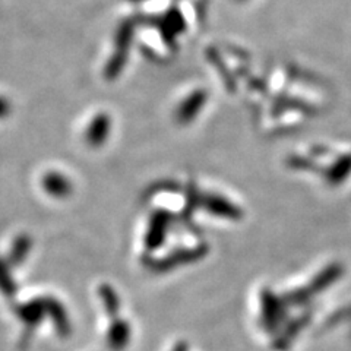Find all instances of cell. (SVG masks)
<instances>
[{
  "label": "cell",
  "instance_id": "1",
  "mask_svg": "<svg viewBox=\"0 0 351 351\" xmlns=\"http://www.w3.org/2000/svg\"><path fill=\"white\" fill-rule=\"evenodd\" d=\"M170 224V218L166 213H156L151 218V223L147 232V239L145 243L149 250H156L161 246V243L166 240L167 234V228Z\"/></svg>",
  "mask_w": 351,
  "mask_h": 351
},
{
  "label": "cell",
  "instance_id": "2",
  "mask_svg": "<svg viewBox=\"0 0 351 351\" xmlns=\"http://www.w3.org/2000/svg\"><path fill=\"white\" fill-rule=\"evenodd\" d=\"M206 210L218 215V217H224V218H239L240 217V210L237 206H234L232 202H228L224 197L219 196H210L205 201Z\"/></svg>",
  "mask_w": 351,
  "mask_h": 351
},
{
  "label": "cell",
  "instance_id": "3",
  "mask_svg": "<svg viewBox=\"0 0 351 351\" xmlns=\"http://www.w3.org/2000/svg\"><path fill=\"white\" fill-rule=\"evenodd\" d=\"M205 101V94L204 93H195L189 100H186L183 106L179 110V120L182 123H189L191 120L195 119L197 112L202 108V104Z\"/></svg>",
  "mask_w": 351,
  "mask_h": 351
},
{
  "label": "cell",
  "instance_id": "4",
  "mask_svg": "<svg viewBox=\"0 0 351 351\" xmlns=\"http://www.w3.org/2000/svg\"><path fill=\"white\" fill-rule=\"evenodd\" d=\"M350 173H351V154L335 161L334 166L329 169L326 179L331 184H338L344 182Z\"/></svg>",
  "mask_w": 351,
  "mask_h": 351
},
{
  "label": "cell",
  "instance_id": "5",
  "mask_svg": "<svg viewBox=\"0 0 351 351\" xmlns=\"http://www.w3.org/2000/svg\"><path fill=\"white\" fill-rule=\"evenodd\" d=\"M339 274H341V268H339L338 265H332V267L324 269L319 276H317V278H315V281L312 282L309 294L311 295L316 294L317 291L329 287V285H331L339 277Z\"/></svg>",
  "mask_w": 351,
  "mask_h": 351
},
{
  "label": "cell",
  "instance_id": "6",
  "mask_svg": "<svg viewBox=\"0 0 351 351\" xmlns=\"http://www.w3.org/2000/svg\"><path fill=\"white\" fill-rule=\"evenodd\" d=\"M204 254L202 249H193V250H180L178 254H173L166 261H162L161 263H157V268L162 269L164 268H173L174 265H180V263L191 262L193 259H197V256H201Z\"/></svg>",
  "mask_w": 351,
  "mask_h": 351
},
{
  "label": "cell",
  "instance_id": "7",
  "mask_svg": "<svg viewBox=\"0 0 351 351\" xmlns=\"http://www.w3.org/2000/svg\"><path fill=\"white\" fill-rule=\"evenodd\" d=\"M263 321H265L268 329L274 328L278 322V315H280V306L277 303V300L272 298V294H265L263 295Z\"/></svg>",
  "mask_w": 351,
  "mask_h": 351
},
{
  "label": "cell",
  "instance_id": "8",
  "mask_svg": "<svg viewBox=\"0 0 351 351\" xmlns=\"http://www.w3.org/2000/svg\"><path fill=\"white\" fill-rule=\"evenodd\" d=\"M112 338H113L112 341H113L117 347L123 346V344L126 343V339L129 338V329H128V326H126L125 324H120V325L117 326L116 332L113 334V337H112Z\"/></svg>",
  "mask_w": 351,
  "mask_h": 351
}]
</instances>
